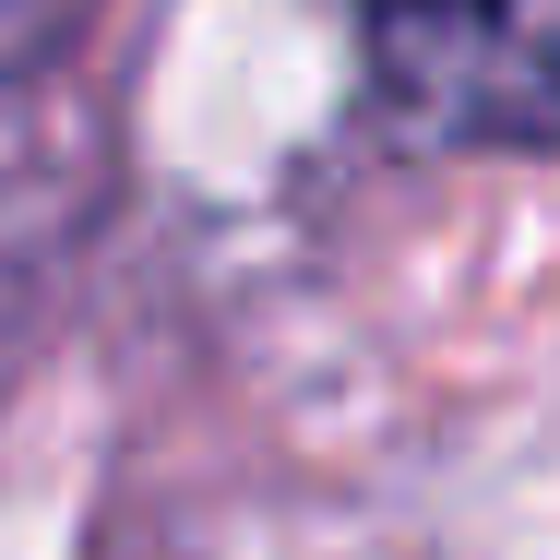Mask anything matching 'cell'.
Segmentation results:
<instances>
[{"label": "cell", "mask_w": 560, "mask_h": 560, "mask_svg": "<svg viewBox=\"0 0 560 560\" xmlns=\"http://www.w3.org/2000/svg\"><path fill=\"white\" fill-rule=\"evenodd\" d=\"M370 72L430 143L560 155V0H406V12H370Z\"/></svg>", "instance_id": "obj_1"}, {"label": "cell", "mask_w": 560, "mask_h": 560, "mask_svg": "<svg viewBox=\"0 0 560 560\" xmlns=\"http://www.w3.org/2000/svg\"><path fill=\"white\" fill-rule=\"evenodd\" d=\"M96 24V0H0V84H24V72H48V60H72V36Z\"/></svg>", "instance_id": "obj_2"}, {"label": "cell", "mask_w": 560, "mask_h": 560, "mask_svg": "<svg viewBox=\"0 0 560 560\" xmlns=\"http://www.w3.org/2000/svg\"><path fill=\"white\" fill-rule=\"evenodd\" d=\"M358 12H406V0H358Z\"/></svg>", "instance_id": "obj_3"}]
</instances>
